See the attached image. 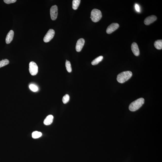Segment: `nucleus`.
I'll return each mask as SVG.
<instances>
[{
  "mask_svg": "<svg viewBox=\"0 0 162 162\" xmlns=\"http://www.w3.org/2000/svg\"><path fill=\"white\" fill-rule=\"evenodd\" d=\"M145 103V99L143 98H140L132 102L129 107V109L132 112L138 110Z\"/></svg>",
  "mask_w": 162,
  "mask_h": 162,
  "instance_id": "nucleus-2",
  "label": "nucleus"
},
{
  "mask_svg": "<svg viewBox=\"0 0 162 162\" xmlns=\"http://www.w3.org/2000/svg\"><path fill=\"white\" fill-rule=\"evenodd\" d=\"M132 76V73L131 71H124L117 75V80L119 83H123L130 79Z\"/></svg>",
  "mask_w": 162,
  "mask_h": 162,
  "instance_id": "nucleus-1",
  "label": "nucleus"
},
{
  "mask_svg": "<svg viewBox=\"0 0 162 162\" xmlns=\"http://www.w3.org/2000/svg\"><path fill=\"white\" fill-rule=\"evenodd\" d=\"M42 134L41 132L38 131L34 132L32 134V136L33 138L37 139L39 138L42 136Z\"/></svg>",
  "mask_w": 162,
  "mask_h": 162,
  "instance_id": "nucleus-16",
  "label": "nucleus"
},
{
  "mask_svg": "<svg viewBox=\"0 0 162 162\" xmlns=\"http://www.w3.org/2000/svg\"><path fill=\"white\" fill-rule=\"evenodd\" d=\"M53 117L51 115H49L45 119L44 121V123L45 125H50L53 122Z\"/></svg>",
  "mask_w": 162,
  "mask_h": 162,
  "instance_id": "nucleus-12",
  "label": "nucleus"
},
{
  "mask_svg": "<svg viewBox=\"0 0 162 162\" xmlns=\"http://www.w3.org/2000/svg\"><path fill=\"white\" fill-rule=\"evenodd\" d=\"M132 52L135 56H138L140 55V51L137 44L135 42L132 43L131 45Z\"/></svg>",
  "mask_w": 162,
  "mask_h": 162,
  "instance_id": "nucleus-10",
  "label": "nucleus"
},
{
  "mask_svg": "<svg viewBox=\"0 0 162 162\" xmlns=\"http://www.w3.org/2000/svg\"><path fill=\"white\" fill-rule=\"evenodd\" d=\"M9 61L7 59L5 60H3L2 61H0V68L2 67L6 66L9 64Z\"/></svg>",
  "mask_w": 162,
  "mask_h": 162,
  "instance_id": "nucleus-18",
  "label": "nucleus"
},
{
  "mask_svg": "<svg viewBox=\"0 0 162 162\" xmlns=\"http://www.w3.org/2000/svg\"><path fill=\"white\" fill-rule=\"evenodd\" d=\"M102 17V14L99 10L94 9L91 11V18L93 22L96 23L99 22Z\"/></svg>",
  "mask_w": 162,
  "mask_h": 162,
  "instance_id": "nucleus-3",
  "label": "nucleus"
},
{
  "mask_svg": "<svg viewBox=\"0 0 162 162\" xmlns=\"http://www.w3.org/2000/svg\"><path fill=\"white\" fill-rule=\"evenodd\" d=\"M16 0H4V2L7 4H12L16 2Z\"/></svg>",
  "mask_w": 162,
  "mask_h": 162,
  "instance_id": "nucleus-21",
  "label": "nucleus"
},
{
  "mask_svg": "<svg viewBox=\"0 0 162 162\" xmlns=\"http://www.w3.org/2000/svg\"><path fill=\"white\" fill-rule=\"evenodd\" d=\"M51 19L55 21L57 19L58 15V7L56 5L52 6L50 10Z\"/></svg>",
  "mask_w": 162,
  "mask_h": 162,
  "instance_id": "nucleus-6",
  "label": "nucleus"
},
{
  "mask_svg": "<svg viewBox=\"0 0 162 162\" xmlns=\"http://www.w3.org/2000/svg\"><path fill=\"white\" fill-rule=\"evenodd\" d=\"M155 48L158 50H161L162 49V40H158L155 42L154 43Z\"/></svg>",
  "mask_w": 162,
  "mask_h": 162,
  "instance_id": "nucleus-13",
  "label": "nucleus"
},
{
  "mask_svg": "<svg viewBox=\"0 0 162 162\" xmlns=\"http://www.w3.org/2000/svg\"><path fill=\"white\" fill-rule=\"evenodd\" d=\"M30 89L34 92H36L38 90V88L37 86L33 84H31L29 86Z\"/></svg>",
  "mask_w": 162,
  "mask_h": 162,
  "instance_id": "nucleus-20",
  "label": "nucleus"
},
{
  "mask_svg": "<svg viewBox=\"0 0 162 162\" xmlns=\"http://www.w3.org/2000/svg\"><path fill=\"white\" fill-rule=\"evenodd\" d=\"M119 25L117 23H113L108 27L106 30V32L110 34L118 28Z\"/></svg>",
  "mask_w": 162,
  "mask_h": 162,
  "instance_id": "nucleus-7",
  "label": "nucleus"
},
{
  "mask_svg": "<svg viewBox=\"0 0 162 162\" xmlns=\"http://www.w3.org/2000/svg\"><path fill=\"white\" fill-rule=\"evenodd\" d=\"M55 35V31L53 29H49L44 37V41L46 43L50 42L53 38Z\"/></svg>",
  "mask_w": 162,
  "mask_h": 162,
  "instance_id": "nucleus-5",
  "label": "nucleus"
},
{
  "mask_svg": "<svg viewBox=\"0 0 162 162\" xmlns=\"http://www.w3.org/2000/svg\"><path fill=\"white\" fill-rule=\"evenodd\" d=\"M29 73L32 76L37 75L38 71V68L35 62L32 61L29 64Z\"/></svg>",
  "mask_w": 162,
  "mask_h": 162,
  "instance_id": "nucleus-4",
  "label": "nucleus"
},
{
  "mask_svg": "<svg viewBox=\"0 0 162 162\" xmlns=\"http://www.w3.org/2000/svg\"><path fill=\"white\" fill-rule=\"evenodd\" d=\"M85 43V40L84 39L81 38L78 40L77 42L76 46V50L78 52L81 51L83 48Z\"/></svg>",
  "mask_w": 162,
  "mask_h": 162,
  "instance_id": "nucleus-8",
  "label": "nucleus"
},
{
  "mask_svg": "<svg viewBox=\"0 0 162 162\" xmlns=\"http://www.w3.org/2000/svg\"><path fill=\"white\" fill-rule=\"evenodd\" d=\"M157 19V17L156 16L154 15H152L148 16L146 18L144 21V23L146 25H148L154 22Z\"/></svg>",
  "mask_w": 162,
  "mask_h": 162,
  "instance_id": "nucleus-9",
  "label": "nucleus"
},
{
  "mask_svg": "<svg viewBox=\"0 0 162 162\" xmlns=\"http://www.w3.org/2000/svg\"><path fill=\"white\" fill-rule=\"evenodd\" d=\"M103 58L102 56H100L97 57L92 62L91 64L93 65H96L98 64L101 62Z\"/></svg>",
  "mask_w": 162,
  "mask_h": 162,
  "instance_id": "nucleus-14",
  "label": "nucleus"
},
{
  "mask_svg": "<svg viewBox=\"0 0 162 162\" xmlns=\"http://www.w3.org/2000/svg\"><path fill=\"white\" fill-rule=\"evenodd\" d=\"M70 97L68 94H66L63 96L62 101H63L64 104H66L67 103L69 100Z\"/></svg>",
  "mask_w": 162,
  "mask_h": 162,
  "instance_id": "nucleus-19",
  "label": "nucleus"
},
{
  "mask_svg": "<svg viewBox=\"0 0 162 162\" xmlns=\"http://www.w3.org/2000/svg\"><path fill=\"white\" fill-rule=\"evenodd\" d=\"M65 66H66V70L68 73H71L72 71V68L71 63L69 61L66 60Z\"/></svg>",
  "mask_w": 162,
  "mask_h": 162,
  "instance_id": "nucleus-17",
  "label": "nucleus"
},
{
  "mask_svg": "<svg viewBox=\"0 0 162 162\" xmlns=\"http://www.w3.org/2000/svg\"><path fill=\"white\" fill-rule=\"evenodd\" d=\"M135 8L136 10L138 12H139L140 11V7L138 5L136 4L135 5Z\"/></svg>",
  "mask_w": 162,
  "mask_h": 162,
  "instance_id": "nucleus-22",
  "label": "nucleus"
},
{
  "mask_svg": "<svg viewBox=\"0 0 162 162\" xmlns=\"http://www.w3.org/2000/svg\"><path fill=\"white\" fill-rule=\"evenodd\" d=\"M14 32L13 31L11 30L8 32L6 39V44H9L12 41L13 39Z\"/></svg>",
  "mask_w": 162,
  "mask_h": 162,
  "instance_id": "nucleus-11",
  "label": "nucleus"
},
{
  "mask_svg": "<svg viewBox=\"0 0 162 162\" xmlns=\"http://www.w3.org/2000/svg\"><path fill=\"white\" fill-rule=\"evenodd\" d=\"M81 1L80 0H73V9L76 10L79 6Z\"/></svg>",
  "mask_w": 162,
  "mask_h": 162,
  "instance_id": "nucleus-15",
  "label": "nucleus"
}]
</instances>
